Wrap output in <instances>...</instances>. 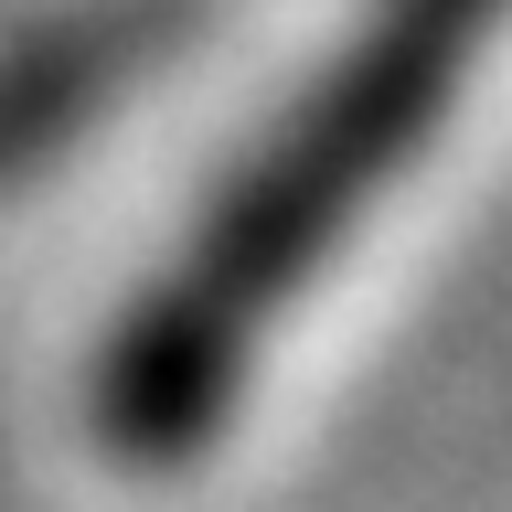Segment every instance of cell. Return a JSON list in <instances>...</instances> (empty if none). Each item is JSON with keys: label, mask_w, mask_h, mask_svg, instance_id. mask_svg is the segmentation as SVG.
Masks as SVG:
<instances>
[{"label": "cell", "mask_w": 512, "mask_h": 512, "mask_svg": "<svg viewBox=\"0 0 512 512\" xmlns=\"http://www.w3.org/2000/svg\"><path fill=\"white\" fill-rule=\"evenodd\" d=\"M480 22H491V0H374L363 43L288 107L278 139L246 160V182L192 224L182 267L128 310L118 352L96 374V438L128 470H182L214 448L288 299L331 267V246L384 203L406 150L438 128Z\"/></svg>", "instance_id": "cell-1"}, {"label": "cell", "mask_w": 512, "mask_h": 512, "mask_svg": "<svg viewBox=\"0 0 512 512\" xmlns=\"http://www.w3.org/2000/svg\"><path fill=\"white\" fill-rule=\"evenodd\" d=\"M182 11L192 0H107V11H86V22H64L43 54L11 64V75H0V182H22V160L54 150L64 128L107 96V75H128Z\"/></svg>", "instance_id": "cell-2"}]
</instances>
